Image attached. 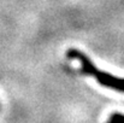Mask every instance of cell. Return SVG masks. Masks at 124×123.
<instances>
[{
	"mask_svg": "<svg viewBox=\"0 0 124 123\" xmlns=\"http://www.w3.org/2000/svg\"><path fill=\"white\" fill-rule=\"evenodd\" d=\"M110 121H112L113 123H124V116L123 115H119V114H115L111 117Z\"/></svg>",
	"mask_w": 124,
	"mask_h": 123,
	"instance_id": "cell-3",
	"label": "cell"
},
{
	"mask_svg": "<svg viewBox=\"0 0 124 123\" xmlns=\"http://www.w3.org/2000/svg\"><path fill=\"white\" fill-rule=\"evenodd\" d=\"M68 57L71 58V59H77L80 63H81V66H82V71L85 75H89V76H93L95 75V73L98 71L96 66L93 64V62L78 49H69L68 51Z\"/></svg>",
	"mask_w": 124,
	"mask_h": 123,
	"instance_id": "cell-2",
	"label": "cell"
},
{
	"mask_svg": "<svg viewBox=\"0 0 124 123\" xmlns=\"http://www.w3.org/2000/svg\"><path fill=\"white\" fill-rule=\"evenodd\" d=\"M108 123H113V122H112V121H110V122H108Z\"/></svg>",
	"mask_w": 124,
	"mask_h": 123,
	"instance_id": "cell-4",
	"label": "cell"
},
{
	"mask_svg": "<svg viewBox=\"0 0 124 123\" xmlns=\"http://www.w3.org/2000/svg\"><path fill=\"white\" fill-rule=\"evenodd\" d=\"M0 106H1V105H0Z\"/></svg>",
	"mask_w": 124,
	"mask_h": 123,
	"instance_id": "cell-5",
	"label": "cell"
},
{
	"mask_svg": "<svg viewBox=\"0 0 124 123\" xmlns=\"http://www.w3.org/2000/svg\"><path fill=\"white\" fill-rule=\"evenodd\" d=\"M94 77H96V80L99 81L100 84H102L107 88H112V89H116V90H119V92H124V79L113 76L111 74H107V73H104V71H100V70H98L95 73Z\"/></svg>",
	"mask_w": 124,
	"mask_h": 123,
	"instance_id": "cell-1",
	"label": "cell"
}]
</instances>
